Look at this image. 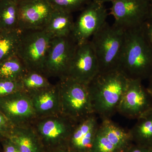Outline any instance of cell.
<instances>
[{
	"label": "cell",
	"instance_id": "1",
	"mask_svg": "<svg viewBox=\"0 0 152 152\" xmlns=\"http://www.w3.org/2000/svg\"><path fill=\"white\" fill-rule=\"evenodd\" d=\"M129 82L119 70L99 72L87 85L94 113L104 120L118 113Z\"/></svg>",
	"mask_w": 152,
	"mask_h": 152
},
{
	"label": "cell",
	"instance_id": "2",
	"mask_svg": "<svg viewBox=\"0 0 152 152\" xmlns=\"http://www.w3.org/2000/svg\"><path fill=\"white\" fill-rule=\"evenodd\" d=\"M142 26L125 31L118 70L129 80L142 81L152 74V46Z\"/></svg>",
	"mask_w": 152,
	"mask_h": 152
},
{
	"label": "cell",
	"instance_id": "3",
	"mask_svg": "<svg viewBox=\"0 0 152 152\" xmlns=\"http://www.w3.org/2000/svg\"><path fill=\"white\" fill-rule=\"evenodd\" d=\"M126 31L106 22L92 37L91 42L99 66V72L118 69Z\"/></svg>",
	"mask_w": 152,
	"mask_h": 152
},
{
	"label": "cell",
	"instance_id": "4",
	"mask_svg": "<svg viewBox=\"0 0 152 152\" xmlns=\"http://www.w3.org/2000/svg\"><path fill=\"white\" fill-rule=\"evenodd\" d=\"M61 113L77 122L94 113L87 85L69 78L59 79Z\"/></svg>",
	"mask_w": 152,
	"mask_h": 152
},
{
	"label": "cell",
	"instance_id": "5",
	"mask_svg": "<svg viewBox=\"0 0 152 152\" xmlns=\"http://www.w3.org/2000/svg\"><path fill=\"white\" fill-rule=\"evenodd\" d=\"M52 39L51 36L45 29L20 31L17 56L28 71L44 73L45 62Z\"/></svg>",
	"mask_w": 152,
	"mask_h": 152
},
{
	"label": "cell",
	"instance_id": "6",
	"mask_svg": "<svg viewBox=\"0 0 152 152\" xmlns=\"http://www.w3.org/2000/svg\"><path fill=\"white\" fill-rule=\"evenodd\" d=\"M77 44L71 36L52 38L45 62L44 73L59 79L66 77Z\"/></svg>",
	"mask_w": 152,
	"mask_h": 152
},
{
	"label": "cell",
	"instance_id": "7",
	"mask_svg": "<svg viewBox=\"0 0 152 152\" xmlns=\"http://www.w3.org/2000/svg\"><path fill=\"white\" fill-rule=\"evenodd\" d=\"M111 15L113 24L125 31L142 26L149 18L151 2L148 0H115Z\"/></svg>",
	"mask_w": 152,
	"mask_h": 152
},
{
	"label": "cell",
	"instance_id": "8",
	"mask_svg": "<svg viewBox=\"0 0 152 152\" xmlns=\"http://www.w3.org/2000/svg\"><path fill=\"white\" fill-rule=\"evenodd\" d=\"M0 111L14 127L31 126L37 118L31 97L23 91L0 98Z\"/></svg>",
	"mask_w": 152,
	"mask_h": 152
},
{
	"label": "cell",
	"instance_id": "9",
	"mask_svg": "<svg viewBox=\"0 0 152 152\" xmlns=\"http://www.w3.org/2000/svg\"><path fill=\"white\" fill-rule=\"evenodd\" d=\"M107 11L104 4L92 1L83 10L75 22L71 37L77 45L89 39L104 24Z\"/></svg>",
	"mask_w": 152,
	"mask_h": 152
},
{
	"label": "cell",
	"instance_id": "10",
	"mask_svg": "<svg viewBox=\"0 0 152 152\" xmlns=\"http://www.w3.org/2000/svg\"><path fill=\"white\" fill-rule=\"evenodd\" d=\"M77 122L60 113L36 119L31 125L40 140L50 145L67 143Z\"/></svg>",
	"mask_w": 152,
	"mask_h": 152
},
{
	"label": "cell",
	"instance_id": "11",
	"mask_svg": "<svg viewBox=\"0 0 152 152\" xmlns=\"http://www.w3.org/2000/svg\"><path fill=\"white\" fill-rule=\"evenodd\" d=\"M152 110V96L142 81L129 80L118 113L131 119H138Z\"/></svg>",
	"mask_w": 152,
	"mask_h": 152
},
{
	"label": "cell",
	"instance_id": "12",
	"mask_svg": "<svg viewBox=\"0 0 152 152\" xmlns=\"http://www.w3.org/2000/svg\"><path fill=\"white\" fill-rule=\"evenodd\" d=\"M99 73V63L91 41L77 45L66 77L88 85Z\"/></svg>",
	"mask_w": 152,
	"mask_h": 152
},
{
	"label": "cell",
	"instance_id": "13",
	"mask_svg": "<svg viewBox=\"0 0 152 152\" xmlns=\"http://www.w3.org/2000/svg\"><path fill=\"white\" fill-rule=\"evenodd\" d=\"M18 30L44 29L54 8L48 0H18Z\"/></svg>",
	"mask_w": 152,
	"mask_h": 152
},
{
	"label": "cell",
	"instance_id": "14",
	"mask_svg": "<svg viewBox=\"0 0 152 152\" xmlns=\"http://www.w3.org/2000/svg\"><path fill=\"white\" fill-rule=\"evenodd\" d=\"M99 124L93 113L77 123L67 144L76 152H91Z\"/></svg>",
	"mask_w": 152,
	"mask_h": 152
},
{
	"label": "cell",
	"instance_id": "15",
	"mask_svg": "<svg viewBox=\"0 0 152 152\" xmlns=\"http://www.w3.org/2000/svg\"><path fill=\"white\" fill-rule=\"evenodd\" d=\"M28 94L31 99L37 118L61 113L59 92L57 84Z\"/></svg>",
	"mask_w": 152,
	"mask_h": 152
},
{
	"label": "cell",
	"instance_id": "16",
	"mask_svg": "<svg viewBox=\"0 0 152 152\" xmlns=\"http://www.w3.org/2000/svg\"><path fill=\"white\" fill-rule=\"evenodd\" d=\"M74 24L72 13L54 9L44 29L52 38L68 37L71 36Z\"/></svg>",
	"mask_w": 152,
	"mask_h": 152
},
{
	"label": "cell",
	"instance_id": "17",
	"mask_svg": "<svg viewBox=\"0 0 152 152\" xmlns=\"http://www.w3.org/2000/svg\"><path fill=\"white\" fill-rule=\"evenodd\" d=\"M21 152H38L39 138L31 126L14 127L9 138Z\"/></svg>",
	"mask_w": 152,
	"mask_h": 152
},
{
	"label": "cell",
	"instance_id": "18",
	"mask_svg": "<svg viewBox=\"0 0 152 152\" xmlns=\"http://www.w3.org/2000/svg\"><path fill=\"white\" fill-rule=\"evenodd\" d=\"M129 132L133 142L152 147V110L138 119Z\"/></svg>",
	"mask_w": 152,
	"mask_h": 152
},
{
	"label": "cell",
	"instance_id": "19",
	"mask_svg": "<svg viewBox=\"0 0 152 152\" xmlns=\"http://www.w3.org/2000/svg\"><path fill=\"white\" fill-rule=\"evenodd\" d=\"M18 30L17 0H0V31Z\"/></svg>",
	"mask_w": 152,
	"mask_h": 152
},
{
	"label": "cell",
	"instance_id": "20",
	"mask_svg": "<svg viewBox=\"0 0 152 152\" xmlns=\"http://www.w3.org/2000/svg\"><path fill=\"white\" fill-rule=\"evenodd\" d=\"M20 34L19 30L0 31V63L17 56Z\"/></svg>",
	"mask_w": 152,
	"mask_h": 152
},
{
	"label": "cell",
	"instance_id": "21",
	"mask_svg": "<svg viewBox=\"0 0 152 152\" xmlns=\"http://www.w3.org/2000/svg\"><path fill=\"white\" fill-rule=\"evenodd\" d=\"M28 71L17 56L0 63V79L2 80H20Z\"/></svg>",
	"mask_w": 152,
	"mask_h": 152
},
{
	"label": "cell",
	"instance_id": "22",
	"mask_svg": "<svg viewBox=\"0 0 152 152\" xmlns=\"http://www.w3.org/2000/svg\"><path fill=\"white\" fill-rule=\"evenodd\" d=\"M22 90L27 94L48 88L53 85L43 73L28 71L20 80Z\"/></svg>",
	"mask_w": 152,
	"mask_h": 152
},
{
	"label": "cell",
	"instance_id": "23",
	"mask_svg": "<svg viewBox=\"0 0 152 152\" xmlns=\"http://www.w3.org/2000/svg\"><path fill=\"white\" fill-rule=\"evenodd\" d=\"M54 9L72 13L82 10L93 0H48Z\"/></svg>",
	"mask_w": 152,
	"mask_h": 152
},
{
	"label": "cell",
	"instance_id": "24",
	"mask_svg": "<svg viewBox=\"0 0 152 152\" xmlns=\"http://www.w3.org/2000/svg\"><path fill=\"white\" fill-rule=\"evenodd\" d=\"M21 91L20 81L0 79V98Z\"/></svg>",
	"mask_w": 152,
	"mask_h": 152
},
{
	"label": "cell",
	"instance_id": "25",
	"mask_svg": "<svg viewBox=\"0 0 152 152\" xmlns=\"http://www.w3.org/2000/svg\"><path fill=\"white\" fill-rule=\"evenodd\" d=\"M14 128L10 122L0 111V141L3 139L9 138Z\"/></svg>",
	"mask_w": 152,
	"mask_h": 152
},
{
	"label": "cell",
	"instance_id": "26",
	"mask_svg": "<svg viewBox=\"0 0 152 152\" xmlns=\"http://www.w3.org/2000/svg\"><path fill=\"white\" fill-rule=\"evenodd\" d=\"M3 152H21L18 147L10 138L3 139L0 141Z\"/></svg>",
	"mask_w": 152,
	"mask_h": 152
},
{
	"label": "cell",
	"instance_id": "27",
	"mask_svg": "<svg viewBox=\"0 0 152 152\" xmlns=\"http://www.w3.org/2000/svg\"><path fill=\"white\" fill-rule=\"evenodd\" d=\"M123 152H152V147L132 144Z\"/></svg>",
	"mask_w": 152,
	"mask_h": 152
},
{
	"label": "cell",
	"instance_id": "28",
	"mask_svg": "<svg viewBox=\"0 0 152 152\" xmlns=\"http://www.w3.org/2000/svg\"><path fill=\"white\" fill-rule=\"evenodd\" d=\"M144 33L152 46V19L147 20L142 26Z\"/></svg>",
	"mask_w": 152,
	"mask_h": 152
},
{
	"label": "cell",
	"instance_id": "29",
	"mask_svg": "<svg viewBox=\"0 0 152 152\" xmlns=\"http://www.w3.org/2000/svg\"><path fill=\"white\" fill-rule=\"evenodd\" d=\"M148 85L147 88L152 96V74L150 76V77L148 79Z\"/></svg>",
	"mask_w": 152,
	"mask_h": 152
},
{
	"label": "cell",
	"instance_id": "30",
	"mask_svg": "<svg viewBox=\"0 0 152 152\" xmlns=\"http://www.w3.org/2000/svg\"><path fill=\"white\" fill-rule=\"evenodd\" d=\"M93 1L98 2L102 3V4H104L105 3L108 2H112V1H115V0H93Z\"/></svg>",
	"mask_w": 152,
	"mask_h": 152
},
{
	"label": "cell",
	"instance_id": "31",
	"mask_svg": "<svg viewBox=\"0 0 152 152\" xmlns=\"http://www.w3.org/2000/svg\"><path fill=\"white\" fill-rule=\"evenodd\" d=\"M149 19H152V2H151V9H150V16Z\"/></svg>",
	"mask_w": 152,
	"mask_h": 152
},
{
	"label": "cell",
	"instance_id": "32",
	"mask_svg": "<svg viewBox=\"0 0 152 152\" xmlns=\"http://www.w3.org/2000/svg\"><path fill=\"white\" fill-rule=\"evenodd\" d=\"M58 152H76L74 151H72V150H67V151H59Z\"/></svg>",
	"mask_w": 152,
	"mask_h": 152
},
{
	"label": "cell",
	"instance_id": "33",
	"mask_svg": "<svg viewBox=\"0 0 152 152\" xmlns=\"http://www.w3.org/2000/svg\"><path fill=\"white\" fill-rule=\"evenodd\" d=\"M148 1H149L151 2H152V0H148Z\"/></svg>",
	"mask_w": 152,
	"mask_h": 152
},
{
	"label": "cell",
	"instance_id": "34",
	"mask_svg": "<svg viewBox=\"0 0 152 152\" xmlns=\"http://www.w3.org/2000/svg\"><path fill=\"white\" fill-rule=\"evenodd\" d=\"M0 152H3L2 150L1 151V150H0Z\"/></svg>",
	"mask_w": 152,
	"mask_h": 152
},
{
	"label": "cell",
	"instance_id": "35",
	"mask_svg": "<svg viewBox=\"0 0 152 152\" xmlns=\"http://www.w3.org/2000/svg\"><path fill=\"white\" fill-rule=\"evenodd\" d=\"M17 1H18V0H17Z\"/></svg>",
	"mask_w": 152,
	"mask_h": 152
}]
</instances>
